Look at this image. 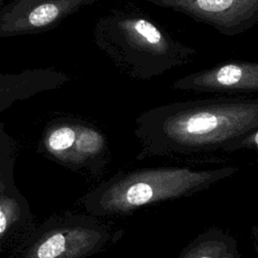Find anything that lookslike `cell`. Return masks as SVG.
<instances>
[{
	"label": "cell",
	"instance_id": "6da1fadb",
	"mask_svg": "<svg viewBox=\"0 0 258 258\" xmlns=\"http://www.w3.org/2000/svg\"><path fill=\"white\" fill-rule=\"evenodd\" d=\"M258 128V98L217 97L148 109L134 121L137 160L190 155L222 148Z\"/></svg>",
	"mask_w": 258,
	"mask_h": 258
},
{
	"label": "cell",
	"instance_id": "7a4b0ae2",
	"mask_svg": "<svg viewBox=\"0 0 258 258\" xmlns=\"http://www.w3.org/2000/svg\"><path fill=\"white\" fill-rule=\"evenodd\" d=\"M97 44L130 78L148 80L188 63L197 50L175 38L143 13L117 11L95 29Z\"/></svg>",
	"mask_w": 258,
	"mask_h": 258
},
{
	"label": "cell",
	"instance_id": "3957f363",
	"mask_svg": "<svg viewBox=\"0 0 258 258\" xmlns=\"http://www.w3.org/2000/svg\"><path fill=\"white\" fill-rule=\"evenodd\" d=\"M237 171L236 166H158L121 171L93 194L92 207L102 215H130L145 206L196 195Z\"/></svg>",
	"mask_w": 258,
	"mask_h": 258
},
{
	"label": "cell",
	"instance_id": "277c9868",
	"mask_svg": "<svg viewBox=\"0 0 258 258\" xmlns=\"http://www.w3.org/2000/svg\"><path fill=\"white\" fill-rule=\"evenodd\" d=\"M210 25L226 36L239 35L258 23V0H146Z\"/></svg>",
	"mask_w": 258,
	"mask_h": 258
},
{
	"label": "cell",
	"instance_id": "5b68a950",
	"mask_svg": "<svg viewBox=\"0 0 258 258\" xmlns=\"http://www.w3.org/2000/svg\"><path fill=\"white\" fill-rule=\"evenodd\" d=\"M97 0H11L0 7V37L53 28L67 16Z\"/></svg>",
	"mask_w": 258,
	"mask_h": 258
},
{
	"label": "cell",
	"instance_id": "8992f818",
	"mask_svg": "<svg viewBox=\"0 0 258 258\" xmlns=\"http://www.w3.org/2000/svg\"><path fill=\"white\" fill-rule=\"evenodd\" d=\"M171 88L198 93H258V61H224L179 78Z\"/></svg>",
	"mask_w": 258,
	"mask_h": 258
},
{
	"label": "cell",
	"instance_id": "52a82bcc",
	"mask_svg": "<svg viewBox=\"0 0 258 258\" xmlns=\"http://www.w3.org/2000/svg\"><path fill=\"white\" fill-rule=\"evenodd\" d=\"M68 76L49 69H33L19 74L0 75V114L14 102L37 93L55 89L68 81ZM0 121V144L8 141Z\"/></svg>",
	"mask_w": 258,
	"mask_h": 258
},
{
	"label": "cell",
	"instance_id": "ba28073f",
	"mask_svg": "<svg viewBox=\"0 0 258 258\" xmlns=\"http://www.w3.org/2000/svg\"><path fill=\"white\" fill-rule=\"evenodd\" d=\"M108 239V232L95 225L76 228L69 234L57 231L34 248L32 258H62L68 252L72 258L83 257L99 251Z\"/></svg>",
	"mask_w": 258,
	"mask_h": 258
},
{
	"label": "cell",
	"instance_id": "9c48e42d",
	"mask_svg": "<svg viewBox=\"0 0 258 258\" xmlns=\"http://www.w3.org/2000/svg\"><path fill=\"white\" fill-rule=\"evenodd\" d=\"M178 258H242L237 240L220 228L211 227L198 235Z\"/></svg>",
	"mask_w": 258,
	"mask_h": 258
},
{
	"label": "cell",
	"instance_id": "30bf717a",
	"mask_svg": "<svg viewBox=\"0 0 258 258\" xmlns=\"http://www.w3.org/2000/svg\"><path fill=\"white\" fill-rule=\"evenodd\" d=\"M80 157H99L106 149V140L103 134L92 126L78 125L75 145Z\"/></svg>",
	"mask_w": 258,
	"mask_h": 258
},
{
	"label": "cell",
	"instance_id": "8fae6325",
	"mask_svg": "<svg viewBox=\"0 0 258 258\" xmlns=\"http://www.w3.org/2000/svg\"><path fill=\"white\" fill-rule=\"evenodd\" d=\"M78 133V125L60 124L55 126L46 137V145L52 152H63L74 147Z\"/></svg>",
	"mask_w": 258,
	"mask_h": 258
},
{
	"label": "cell",
	"instance_id": "7c38bea8",
	"mask_svg": "<svg viewBox=\"0 0 258 258\" xmlns=\"http://www.w3.org/2000/svg\"><path fill=\"white\" fill-rule=\"evenodd\" d=\"M222 150L226 152H234L238 150H253L258 152V128L252 130L247 135L226 144Z\"/></svg>",
	"mask_w": 258,
	"mask_h": 258
},
{
	"label": "cell",
	"instance_id": "4fadbf2b",
	"mask_svg": "<svg viewBox=\"0 0 258 258\" xmlns=\"http://www.w3.org/2000/svg\"><path fill=\"white\" fill-rule=\"evenodd\" d=\"M6 227H7V218L4 212L2 211V209L0 208V234H2L5 231Z\"/></svg>",
	"mask_w": 258,
	"mask_h": 258
},
{
	"label": "cell",
	"instance_id": "5bb4252c",
	"mask_svg": "<svg viewBox=\"0 0 258 258\" xmlns=\"http://www.w3.org/2000/svg\"><path fill=\"white\" fill-rule=\"evenodd\" d=\"M3 1H4V0H0V4H2V3H3Z\"/></svg>",
	"mask_w": 258,
	"mask_h": 258
}]
</instances>
